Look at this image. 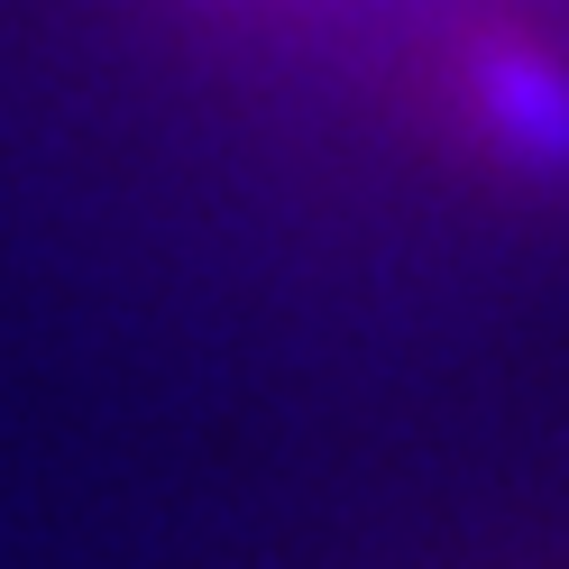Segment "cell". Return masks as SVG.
<instances>
[{"mask_svg": "<svg viewBox=\"0 0 569 569\" xmlns=\"http://www.w3.org/2000/svg\"><path fill=\"white\" fill-rule=\"evenodd\" d=\"M469 111L506 157L569 166V64L542 38H487V56L469 64Z\"/></svg>", "mask_w": 569, "mask_h": 569, "instance_id": "cell-1", "label": "cell"}]
</instances>
